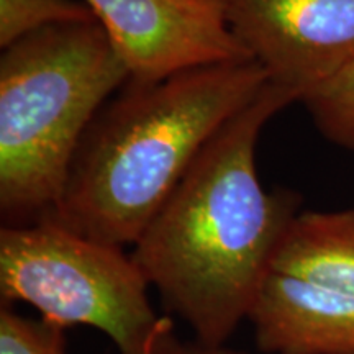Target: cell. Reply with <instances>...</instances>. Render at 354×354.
<instances>
[{"instance_id":"6da1fadb","label":"cell","mask_w":354,"mask_h":354,"mask_svg":"<svg viewBox=\"0 0 354 354\" xmlns=\"http://www.w3.org/2000/svg\"><path fill=\"white\" fill-rule=\"evenodd\" d=\"M299 95L269 81L259 95L207 143L131 258L158 292L167 315L194 339L225 346L250 318L300 198L268 190L256 167L261 131Z\"/></svg>"},{"instance_id":"7a4b0ae2","label":"cell","mask_w":354,"mask_h":354,"mask_svg":"<svg viewBox=\"0 0 354 354\" xmlns=\"http://www.w3.org/2000/svg\"><path fill=\"white\" fill-rule=\"evenodd\" d=\"M268 82L254 59L153 84L128 81L88 127L46 220L95 241L135 246L207 143Z\"/></svg>"},{"instance_id":"3957f363","label":"cell","mask_w":354,"mask_h":354,"mask_svg":"<svg viewBox=\"0 0 354 354\" xmlns=\"http://www.w3.org/2000/svg\"><path fill=\"white\" fill-rule=\"evenodd\" d=\"M130 81L99 20L56 25L0 56V214L3 225L46 220L105 100Z\"/></svg>"},{"instance_id":"277c9868","label":"cell","mask_w":354,"mask_h":354,"mask_svg":"<svg viewBox=\"0 0 354 354\" xmlns=\"http://www.w3.org/2000/svg\"><path fill=\"white\" fill-rule=\"evenodd\" d=\"M149 284L120 246L79 234L53 220L3 225L0 230L2 302H25L44 322L68 328L91 326L120 354H148L169 323L159 317Z\"/></svg>"},{"instance_id":"5b68a950","label":"cell","mask_w":354,"mask_h":354,"mask_svg":"<svg viewBox=\"0 0 354 354\" xmlns=\"http://www.w3.org/2000/svg\"><path fill=\"white\" fill-rule=\"evenodd\" d=\"M130 73L153 84L189 69L253 59L221 0H84Z\"/></svg>"},{"instance_id":"8992f818","label":"cell","mask_w":354,"mask_h":354,"mask_svg":"<svg viewBox=\"0 0 354 354\" xmlns=\"http://www.w3.org/2000/svg\"><path fill=\"white\" fill-rule=\"evenodd\" d=\"M269 81L302 97L354 61V0H221Z\"/></svg>"},{"instance_id":"52a82bcc","label":"cell","mask_w":354,"mask_h":354,"mask_svg":"<svg viewBox=\"0 0 354 354\" xmlns=\"http://www.w3.org/2000/svg\"><path fill=\"white\" fill-rule=\"evenodd\" d=\"M266 354H354V295L272 271L250 318Z\"/></svg>"},{"instance_id":"ba28073f","label":"cell","mask_w":354,"mask_h":354,"mask_svg":"<svg viewBox=\"0 0 354 354\" xmlns=\"http://www.w3.org/2000/svg\"><path fill=\"white\" fill-rule=\"evenodd\" d=\"M272 271L354 295V209L300 212L279 246Z\"/></svg>"},{"instance_id":"9c48e42d","label":"cell","mask_w":354,"mask_h":354,"mask_svg":"<svg viewBox=\"0 0 354 354\" xmlns=\"http://www.w3.org/2000/svg\"><path fill=\"white\" fill-rule=\"evenodd\" d=\"M300 102L325 138L354 151V61Z\"/></svg>"},{"instance_id":"30bf717a","label":"cell","mask_w":354,"mask_h":354,"mask_svg":"<svg viewBox=\"0 0 354 354\" xmlns=\"http://www.w3.org/2000/svg\"><path fill=\"white\" fill-rule=\"evenodd\" d=\"M91 20L94 12L77 0H0V48L43 28Z\"/></svg>"},{"instance_id":"8fae6325","label":"cell","mask_w":354,"mask_h":354,"mask_svg":"<svg viewBox=\"0 0 354 354\" xmlns=\"http://www.w3.org/2000/svg\"><path fill=\"white\" fill-rule=\"evenodd\" d=\"M0 354H68L64 328L20 315L12 304L2 302Z\"/></svg>"},{"instance_id":"7c38bea8","label":"cell","mask_w":354,"mask_h":354,"mask_svg":"<svg viewBox=\"0 0 354 354\" xmlns=\"http://www.w3.org/2000/svg\"><path fill=\"white\" fill-rule=\"evenodd\" d=\"M148 354H240L225 346H205V344L196 342H183L174 333V322L167 325L156 335L149 346Z\"/></svg>"}]
</instances>
